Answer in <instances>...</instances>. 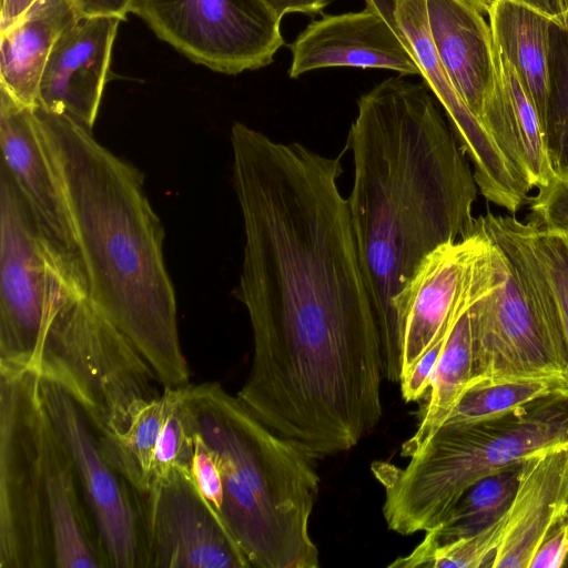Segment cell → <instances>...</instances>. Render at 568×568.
I'll use <instances>...</instances> for the list:
<instances>
[{
	"label": "cell",
	"instance_id": "1",
	"mask_svg": "<svg viewBox=\"0 0 568 568\" xmlns=\"http://www.w3.org/2000/svg\"><path fill=\"white\" fill-rule=\"evenodd\" d=\"M244 229L235 297L253 336L237 397L304 443L358 434L383 414L379 332L359 264L341 158L231 129Z\"/></svg>",
	"mask_w": 568,
	"mask_h": 568
},
{
	"label": "cell",
	"instance_id": "2",
	"mask_svg": "<svg viewBox=\"0 0 568 568\" xmlns=\"http://www.w3.org/2000/svg\"><path fill=\"white\" fill-rule=\"evenodd\" d=\"M347 141L354 165L349 216L383 375L399 382L395 300L430 252L470 231L478 186L432 91L403 75L359 97Z\"/></svg>",
	"mask_w": 568,
	"mask_h": 568
},
{
	"label": "cell",
	"instance_id": "3",
	"mask_svg": "<svg viewBox=\"0 0 568 568\" xmlns=\"http://www.w3.org/2000/svg\"><path fill=\"white\" fill-rule=\"evenodd\" d=\"M41 143L59 179L88 280V298L145 358L163 388L190 379L164 230L143 173L64 113L33 108Z\"/></svg>",
	"mask_w": 568,
	"mask_h": 568
},
{
	"label": "cell",
	"instance_id": "4",
	"mask_svg": "<svg viewBox=\"0 0 568 568\" xmlns=\"http://www.w3.org/2000/svg\"><path fill=\"white\" fill-rule=\"evenodd\" d=\"M191 427L222 474L220 513L252 567L315 568L310 518L320 487L314 457L260 420L219 383L187 384Z\"/></svg>",
	"mask_w": 568,
	"mask_h": 568
},
{
	"label": "cell",
	"instance_id": "5",
	"mask_svg": "<svg viewBox=\"0 0 568 568\" xmlns=\"http://www.w3.org/2000/svg\"><path fill=\"white\" fill-rule=\"evenodd\" d=\"M568 445V389H558L506 415L440 426L405 467L374 462L383 485L388 529L404 536L438 526L476 480L513 463Z\"/></svg>",
	"mask_w": 568,
	"mask_h": 568
},
{
	"label": "cell",
	"instance_id": "6",
	"mask_svg": "<svg viewBox=\"0 0 568 568\" xmlns=\"http://www.w3.org/2000/svg\"><path fill=\"white\" fill-rule=\"evenodd\" d=\"M487 237L494 278L468 305L471 377L561 378L568 347L559 310L530 243L529 224L490 211L475 217ZM467 385V386H468Z\"/></svg>",
	"mask_w": 568,
	"mask_h": 568
},
{
	"label": "cell",
	"instance_id": "7",
	"mask_svg": "<svg viewBox=\"0 0 568 568\" xmlns=\"http://www.w3.org/2000/svg\"><path fill=\"white\" fill-rule=\"evenodd\" d=\"M38 371L74 399L98 437L124 434L162 394L154 371L129 337L88 297L69 291L51 314Z\"/></svg>",
	"mask_w": 568,
	"mask_h": 568
},
{
	"label": "cell",
	"instance_id": "8",
	"mask_svg": "<svg viewBox=\"0 0 568 568\" xmlns=\"http://www.w3.org/2000/svg\"><path fill=\"white\" fill-rule=\"evenodd\" d=\"M40 373L0 365V568H51Z\"/></svg>",
	"mask_w": 568,
	"mask_h": 568
},
{
	"label": "cell",
	"instance_id": "9",
	"mask_svg": "<svg viewBox=\"0 0 568 568\" xmlns=\"http://www.w3.org/2000/svg\"><path fill=\"white\" fill-rule=\"evenodd\" d=\"M65 291L17 184L1 162L0 365L38 371L44 333Z\"/></svg>",
	"mask_w": 568,
	"mask_h": 568
},
{
	"label": "cell",
	"instance_id": "10",
	"mask_svg": "<svg viewBox=\"0 0 568 568\" xmlns=\"http://www.w3.org/2000/svg\"><path fill=\"white\" fill-rule=\"evenodd\" d=\"M132 13L192 62L239 74L271 64L281 19L262 0H135Z\"/></svg>",
	"mask_w": 568,
	"mask_h": 568
},
{
	"label": "cell",
	"instance_id": "11",
	"mask_svg": "<svg viewBox=\"0 0 568 568\" xmlns=\"http://www.w3.org/2000/svg\"><path fill=\"white\" fill-rule=\"evenodd\" d=\"M134 497L141 535L140 568L252 567L190 471L174 468Z\"/></svg>",
	"mask_w": 568,
	"mask_h": 568
},
{
	"label": "cell",
	"instance_id": "12",
	"mask_svg": "<svg viewBox=\"0 0 568 568\" xmlns=\"http://www.w3.org/2000/svg\"><path fill=\"white\" fill-rule=\"evenodd\" d=\"M39 394L47 417L72 459L105 567L140 568L141 535L133 490L104 459L99 439L74 399L41 375Z\"/></svg>",
	"mask_w": 568,
	"mask_h": 568
},
{
	"label": "cell",
	"instance_id": "13",
	"mask_svg": "<svg viewBox=\"0 0 568 568\" xmlns=\"http://www.w3.org/2000/svg\"><path fill=\"white\" fill-rule=\"evenodd\" d=\"M0 144L37 229L48 260L63 286L88 297V280L71 213L59 179L39 138L33 108L0 89Z\"/></svg>",
	"mask_w": 568,
	"mask_h": 568
},
{
	"label": "cell",
	"instance_id": "14",
	"mask_svg": "<svg viewBox=\"0 0 568 568\" xmlns=\"http://www.w3.org/2000/svg\"><path fill=\"white\" fill-rule=\"evenodd\" d=\"M365 4L386 20L415 60L424 83L444 109L462 149L473 162L479 192L515 214L528 202L530 190L450 83L429 31L427 0H365Z\"/></svg>",
	"mask_w": 568,
	"mask_h": 568
},
{
	"label": "cell",
	"instance_id": "15",
	"mask_svg": "<svg viewBox=\"0 0 568 568\" xmlns=\"http://www.w3.org/2000/svg\"><path fill=\"white\" fill-rule=\"evenodd\" d=\"M485 243L473 223L465 236L430 252L397 295L394 308L402 344L400 379L449 331L470 291L475 263Z\"/></svg>",
	"mask_w": 568,
	"mask_h": 568
},
{
	"label": "cell",
	"instance_id": "16",
	"mask_svg": "<svg viewBox=\"0 0 568 568\" xmlns=\"http://www.w3.org/2000/svg\"><path fill=\"white\" fill-rule=\"evenodd\" d=\"M291 78L332 67L385 69L400 75L420 71L386 20L365 8L358 12L324 14L313 20L290 44Z\"/></svg>",
	"mask_w": 568,
	"mask_h": 568
},
{
	"label": "cell",
	"instance_id": "17",
	"mask_svg": "<svg viewBox=\"0 0 568 568\" xmlns=\"http://www.w3.org/2000/svg\"><path fill=\"white\" fill-rule=\"evenodd\" d=\"M120 19H80L54 44L44 67L37 105L92 128L108 80Z\"/></svg>",
	"mask_w": 568,
	"mask_h": 568
},
{
	"label": "cell",
	"instance_id": "18",
	"mask_svg": "<svg viewBox=\"0 0 568 568\" xmlns=\"http://www.w3.org/2000/svg\"><path fill=\"white\" fill-rule=\"evenodd\" d=\"M568 517V445L523 459L493 568H529L542 541Z\"/></svg>",
	"mask_w": 568,
	"mask_h": 568
},
{
	"label": "cell",
	"instance_id": "19",
	"mask_svg": "<svg viewBox=\"0 0 568 568\" xmlns=\"http://www.w3.org/2000/svg\"><path fill=\"white\" fill-rule=\"evenodd\" d=\"M429 31L454 89L479 121L495 78L489 23L467 0H427Z\"/></svg>",
	"mask_w": 568,
	"mask_h": 568
},
{
	"label": "cell",
	"instance_id": "20",
	"mask_svg": "<svg viewBox=\"0 0 568 568\" xmlns=\"http://www.w3.org/2000/svg\"><path fill=\"white\" fill-rule=\"evenodd\" d=\"M479 122L530 190L546 185L555 176L538 113L496 43L494 84Z\"/></svg>",
	"mask_w": 568,
	"mask_h": 568
},
{
	"label": "cell",
	"instance_id": "21",
	"mask_svg": "<svg viewBox=\"0 0 568 568\" xmlns=\"http://www.w3.org/2000/svg\"><path fill=\"white\" fill-rule=\"evenodd\" d=\"M47 509L55 568H104L82 507L72 459L44 412L42 429Z\"/></svg>",
	"mask_w": 568,
	"mask_h": 568
},
{
	"label": "cell",
	"instance_id": "22",
	"mask_svg": "<svg viewBox=\"0 0 568 568\" xmlns=\"http://www.w3.org/2000/svg\"><path fill=\"white\" fill-rule=\"evenodd\" d=\"M79 20L70 0H37L14 24L0 31V89L19 104L34 108L54 44Z\"/></svg>",
	"mask_w": 568,
	"mask_h": 568
},
{
	"label": "cell",
	"instance_id": "23",
	"mask_svg": "<svg viewBox=\"0 0 568 568\" xmlns=\"http://www.w3.org/2000/svg\"><path fill=\"white\" fill-rule=\"evenodd\" d=\"M486 239V236H485ZM494 278L490 244H486L475 263L471 288L446 337L427 392L428 399L415 434L402 446L400 455L412 457L443 425L471 377V348L467 307Z\"/></svg>",
	"mask_w": 568,
	"mask_h": 568
},
{
	"label": "cell",
	"instance_id": "24",
	"mask_svg": "<svg viewBox=\"0 0 568 568\" xmlns=\"http://www.w3.org/2000/svg\"><path fill=\"white\" fill-rule=\"evenodd\" d=\"M487 16L498 50L516 72L544 128L554 23L506 0H495Z\"/></svg>",
	"mask_w": 568,
	"mask_h": 568
},
{
	"label": "cell",
	"instance_id": "25",
	"mask_svg": "<svg viewBox=\"0 0 568 568\" xmlns=\"http://www.w3.org/2000/svg\"><path fill=\"white\" fill-rule=\"evenodd\" d=\"M521 467L523 460L513 463L469 485L442 523L425 531L419 546L435 547L470 537L498 521L513 503Z\"/></svg>",
	"mask_w": 568,
	"mask_h": 568
},
{
	"label": "cell",
	"instance_id": "26",
	"mask_svg": "<svg viewBox=\"0 0 568 568\" xmlns=\"http://www.w3.org/2000/svg\"><path fill=\"white\" fill-rule=\"evenodd\" d=\"M174 388H163L159 398L136 414L124 434L98 437L104 459L136 494L150 489L155 447L173 400Z\"/></svg>",
	"mask_w": 568,
	"mask_h": 568
},
{
	"label": "cell",
	"instance_id": "27",
	"mask_svg": "<svg viewBox=\"0 0 568 568\" xmlns=\"http://www.w3.org/2000/svg\"><path fill=\"white\" fill-rule=\"evenodd\" d=\"M568 389L561 378L485 381L468 385L443 425L468 424L496 418L548 393ZM442 425V426H443Z\"/></svg>",
	"mask_w": 568,
	"mask_h": 568
},
{
	"label": "cell",
	"instance_id": "28",
	"mask_svg": "<svg viewBox=\"0 0 568 568\" xmlns=\"http://www.w3.org/2000/svg\"><path fill=\"white\" fill-rule=\"evenodd\" d=\"M544 139L550 166L568 176V27L554 24Z\"/></svg>",
	"mask_w": 568,
	"mask_h": 568
},
{
	"label": "cell",
	"instance_id": "29",
	"mask_svg": "<svg viewBox=\"0 0 568 568\" xmlns=\"http://www.w3.org/2000/svg\"><path fill=\"white\" fill-rule=\"evenodd\" d=\"M508 513V511H507ZM480 532L435 547L417 546L407 556L398 557L395 568H493L503 538L506 517Z\"/></svg>",
	"mask_w": 568,
	"mask_h": 568
},
{
	"label": "cell",
	"instance_id": "30",
	"mask_svg": "<svg viewBox=\"0 0 568 568\" xmlns=\"http://www.w3.org/2000/svg\"><path fill=\"white\" fill-rule=\"evenodd\" d=\"M185 388L186 385L174 388L173 400L155 447L153 479L165 476L174 468L191 473L193 432L185 404Z\"/></svg>",
	"mask_w": 568,
	"mask_h": 568
},
{
	"label": "cell",
	"instance_id": "31",
	"mask_svg": "<svg viewBox=\"0 0 568 568\" xmlns=\"http://www.w3.org/2000/svg\"><path fill=\"white\" fill-rule=\"evenodd\" d=\"M529 236L552 290L568 347V240L560 234L537 230L531 224Z\"/></svg>",
	"mask_w": 568,
	"mask_h": 568
},
{
	"label": "cell",
	"instance_id": "32",
	"mask_svg": "<svg viewBox=\"0 0 568 568\" xmlns=\"http://www.w3.org/2000/svg\"><path fill=\"white\" fill-rule=\"evenodd\" d=\"M531 220L537 230L568 236V176L555 175L530 199Z\"/></svg>",
	"mask_w": 568,
	"mask_h": 568
},
{
	"label": "cell",
	"instance_id": "33",
	"mask_svg": "<svg viewBox=\"0 0 568 568\" xmlns=\"http://www.w3.org/2000/svg\"><path fill=\"white\" fill-rule=\"evenodd\" d=\"M192 432L193 455L191 475L199 490L220 516L224 499L222 474L206 443L196 432L193 429Z\"/></svg>",
	"mask_w": 568,
	"mask_h": 568
},
{
	"label": "cell",
	"instance_id": "34",
	"mask_svg": "<svg viewBox=\"0 0 568 568\" xmlns=\"http://www.w3.org/2000/svg\"><path fill=\"white\" fill-rule=\"evenodd\" d=\"M448 332L445 336L439 338L418 359L413 369L399 381L402 397L406 403L416 402L419 398H422L425 394H427L430 386L433 373L435 371L437 361L444 347Z\"/></svg>",
	"mask_w": 568,
	"mask_h": 568
},
{
	"label": "cell",
	"instance_id": "35",
	"mask_svg": "<svg viewBox=\"0 0 568 568\" xmlns=\"http://www.w3.org/2000/svg\"><path fill=\"white\" fill-rule=\"evenodd\" d=\"M568 558V517L539 546L529 568H559Z\"/></svg>",
	"mask_w": 568,
	"mask_h": 568
},
{
	"label": "cell",
	"instance_id": "36",
	"mask_svg": "<svg viewBox=\"0 0 568 568\" xmlns=\"http://www.w3.org/2000/svg\"><path fill=\"white\" fill-rule=\"evenodd\" d=\"M80 19L116 18L125 20L135 0H70Z\"/></svg>",
	"mask_w": 568,
	"mask_h": 568
},
{
	"label": "cell",
	"instance_id": "37",
	"mask_svg": "<svg viewBox=\"0 0 568 568\" xmlns=\"http://www.w3.org/2000/svg\"><path fill=\"white\" fill-rule=\"evenodd\" d=\"M532 10L559 28L568 27V0H506Z\"/></svg>",
	"mask_w": 568,
	"mask_h": 568
},
{
	"label": "cell",
	"instance_id": "38",
	"mask_svg": "<svg viewBox=\"0 0 568 568\" xmlns=\"http://www.w3.org/2000/svg\"><path fill=\"white\" fill-rule=\"evenodd\" d=\"M272 12L282 18L292 12L315 14L321 12L331 0H262Z\"/></svg>",
	"mask_w": 568,
	"mask_h": 568
},
{
	"label": "cell",
	"instance_id": "39",
	"mask_svg": "<svg viewBox=\"0 0 568 568\" xmlns=\"http://www.w3.org/2000/svg\"><path fill=\"white\" fill-rule=\"evenodd\" d=\"M37 0H1L0 31L14 24Z\"/></svg>",
	"mask_w": 568,
	"mask_h": 568
},
{
	"label": "cell",
	"instance_id": "40",
	"mask_svg": "<svg viewBox=\"0 0 568 568\" xmlns=\"http://www.w3.org/2000/svg\"><path fill=\"white\" fill-rule=\"evenodd\" d=\"M474 4L480 6L487 3L489 0H468Z\"/></svg>",
	"mask_w": 568,
	"mask_h": 568
},
{
	"label": "cell",
	"instance_id": "41",
	"mask_svg": "<svg viewBox=\"0 0 568 568\" xmlns=\"http://www.w3.org/2000/svg\"><path fill=\"white\" fill-rule=\"evenodd\" d=\"M566 237H567V240H568V236H566Z\"/></svg>",
	"mask_w": 568,
	"mask_h": 568
}]
</instances>
